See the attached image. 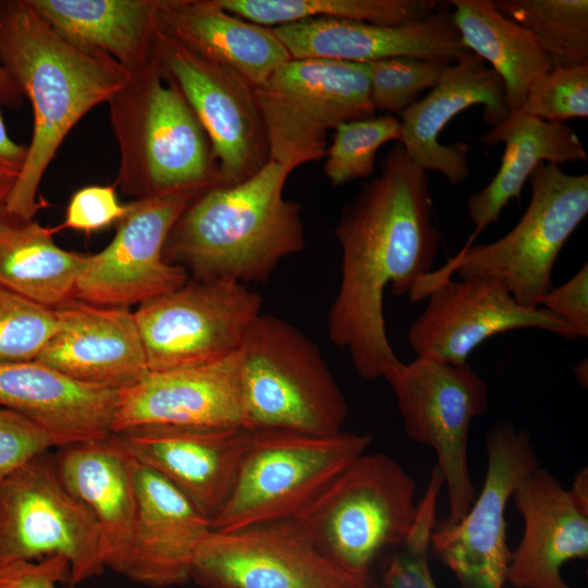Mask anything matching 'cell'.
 <instances>
[{
	"mask_svg": "<svg viewBox=\"0 0 588 588\" xmlns=\"http://www.w3.org/2000/svg\"><path fill=\"white\" fill-rule=\"evenodd\" d=\"M56 328L53 308L0 286V362L35 360Z\"/></svg>",
	"mask_w": 588,
	"mask_h": 588,
	"instance_id": "obj_37",
	"label": "cell"
},
{
	"mask_svg": "<svg viewBox=\"0 0 588 588\" xmlns=\"http://www.w3.org/2000/svg\"><path fill=\"white\" fill-rule=\"evenodd\" d=\"M520 113L553 123L588 117V63L553 66L529 86Z\"/></svg>",
	"mask_w": 588,
	"mask_h": 588,
	"instance_id": "obj_38",
	"label": "cell"
},
{
	"mask_svg": "<svg viewBox=\"0 0 588 588\" xmlns=\"http://www.w3.org/2000/svg\"><path fill=\"white\" fill-rule=\"evenodd\" d=\"M539 306L568 323L579 338L588 336V266L585 264L568 281L552 287Z\"/></svg>",
	"mask_w": 588,
	"mask_h": 588,
	"instance_id": "obj_41",
	"label": "cell"
},
{
	"mask_svg": "<svg viewBox=\"0 0 588 588\" xmlns=\"http://www.w3.org/2000/svg\"><path fill=\"white\" fill-rule=\"evenodd\" d=\"M382 378L395 395L406 436L437 453L450 510L443 520L458 522L476 498L467 445L473 420L488 409L486 382L468 363L420 356L407 364L397 358Z\"/></svg>",
	"mask_w": 588,
	"mask_h": 588,
	"instance_id": "obj_10",
	"label": "cell"
},
{
	"mask_svg": "<svg viewBox=\"0 0 588 588\" xmlns=\"http://www.w3.org/2000/svg\"><path fill=\"white\" fill-rule=\"evenodd\" d=\"M15 180L0 177V205H2L14 185Z\"/></svg>",
	"mask_w": 588,
	"mask_h": 588,
	"instance_id": "obj_47",
	"label": "cell"
},
{
	"mask_svg": "<svg viewBox=\"0 0 588 588\" xmlns=\"http://www.w3.org/2000/svg\"><path fill=\"white\" fill-rule=\"evenodd\" d=\"M292 59L354 63L413 57L454 63L470 51L453 22L449 2L427 20L401 26L316 17L273 27Z\"/></svg>",
	"mask_w": 588,
	"mask_h": 588,
	"instance_id": "obj_21",
	"label": "cell"
},
{
	"mask_svg": "<svg viewBox=\"0 0 588 588\" xmlns=\"http://www.w3.org/2000/svg\"><path fill=\"white\" fill-rule=\"evenodd\" d=\"M0 62L34 115L26 160L3 207L33 220L42 205L37 200L40 182L62 142L88 111L108 102L128 72L105 52L64 40L27 0L0 1Z\"/></svg>",
	"mask_w": 588,
	"mask_h": 588,
	"instance_id": "obj_2",
	"label": "cell"
},
{
	"mask_svg": "<svg viewBox=\"0 0 588 588\" xmlns=\"http://www.w3.org/2000/svg\"><path fill=\"white\" fill-rule=\"evenodd\" d=\"M373 588H379V587H373Z\"/></svg>",
	"mask_w": 588,
	"mask_h": 588,
	"instance_id": "obj_48",
	"label": "cell"
},
{
	"mask_svg": "<svg viewBox=\"0 0 588 588\" xmlns=\"http://www.w3.org/2000/svg\"><path fill=\"white\" fill-rule=\"evenodd\" d=\"M118 391L81 383L38 360L0 362V406L32 420L56 446L112 433Z\"/></svg>",
	"mask_w": 588,
	"mask_h": 588,
	"instance_id": "obj_26",
	"label": "cell"
},
{
	"mask_svg": "<svg viewBox=\"0 0 588 588\" xmlns=\"http://www.w3.org/2000/svg\"><path fill=\"white\" fill-rule=\"evenodd\" d=\"M293 171L269 161L240 184L203 192L170 231L164 261L200 281H266L282 259L305 248L302 207L283 196Z\"/></svg>",
	"mask_w": 588,
	"mask_h": 588,
	"instance_id": "obj_3",
	"label": "cell"
},
{
	"mask_svg": "<svg viewBox=\"0 0 588 588\" xmlns=\"http://www.w3.org/2000/svg\"><path fill=\"white\" fill-rule=\"evenodd\" d=\"M428 304L412 322L407 341L417 356L460 365L486 340L517 329H540L565 339L575 330L543 307L517 303L493 277L439 280L425 293Z\"/></svg>",
	"mask_w": 588,
	"mask_h": 588,
	"instance_id": "obj_17",
	"label": "cell"
},
{
	"mask_svg": "<svg viewBox=\"0 0 588 588\" xmlns=\"http://www.w3.org/2000/svg\"><path fill=\"white\" fill-rule=\"evenodd\" d=\"M191 579L204 588H371L328 560L293 519L210 531Z\"/></svg>",
	"mask_w": 588,
	"mask_h": 588,
	"instance_id": "obj_15",
	"label": "cell"
},
{
	"mask_svg": "<svg viewBox=\"0 0 588 588\" xmlns=\"http://www.w3.org/2000/svg\"><path fill=\"white\" fill-rule=\"evenodd\" d=\"M334 235L342 249L341 282L328 335L348 353L359 377L373 381L397 359L385 330L384 291L409 295L431 272L440 243L427 171L401 143L387 151L379 175L344 206Z\"/></svg>",
	"mask_w": 588,
	"mask_h": 588,
	"instance_id": "obj_1",
	"label": "cell"
},
{
	"mask_svg": "<svg viewBox=\"0 0 588 588\" xmlns=\"http://www.w3.org/2000/svg\"><path fill=\"white\" fill-rule=\"evenodd\" d=\"M52 232L0 205V286L54 309L74 298L87 255L61 248Z\"/></svg>",
	"mask_w": 588,
	"mask_h": 588,
	"instance_id": "obj_31",
	"label": "cell"
},
{
	"mask_svg": "<svg viewBox=\"0 0 588 588\" xmlns=\"http://www.w3.org/2000/svg\"><path fill=\"white\" fill-rule=\"evenodd\" d=\"M511 499L524 531L512 552L506 581L516 588H571L561 568L588 556V511L540 466L519 481Z\"/></svg>",
	"mask_w": 588,
	"mask_h": 588,
	"instance_id": "obj_23",
	"label": "cell"
},
{
	"mask_svg": "<svg viewBox=\"0 0 588 588\" xmlns=\"http://www.w3.org/2000/svg\"><path fill=\"white\" fill-rule=\"evenodd\" d=\"M509 20L530 30L554 66L588 63L587 0H495Z\"/></svg>",
	"mask_w": 588,
	"mask_h": 588,
	"instance_id": "obj_33",
	"label": "cell"
},
{
	"mask_svg": "<svg viewBox=\"0 0 588 588\" xmlns=\"http://www.w3.org/2000/svg\"><path fill=\"white\" fill-rule=\"evenodd\" d=\"M157 28L253 87L292 59L272 27L235 16L216 0H160Z\"/></svg>",
	"mask_w": 588,
	"mask_h": 588,
	"instance_id": "obj_27",
	"label": "cell"
},
{
	"mask_svg": "<svg viewBox=\"0 0 588 588\" xmlns=\"http://www.w3.org/2000/svg\"><path fill=\"white\" fill-rule=\"evenodd\" d=\"M481 142L488 146L504 143V151L492 180L468 198L467 212L475 230L464 247L473 245L488 226L498 223L501 211L512 199L519 200L526 181L540 162L560 166L588 159L581 140L569 125L520 112L491 127Z\"/></svg>",
	"mask_w": 588,
	"mask_h": 588,
	"instance_id": "obj_28",
	"label": "cell"
},
{
	"mask_svg": "<svg viewBox=\"0 0 588 588\" xmlns=\"http://www.w3.org/2000/svg\"><path fill=\"white\" fill-rule=\"evenodd\" d=\"M54 555L68 561L72 585L106 568L96 520L46 452L0 481V565Z\"/></svg>",
	"mask_w": 588,
	"mask_h": 588,
	"instance_id": "obj_11",
	"label": "cell"
},
{
	"mask_svg": "<svg viewBox=\"0 0 588 588\" xmlns=\"http://www.w3.org/2000/svg\"><path fill=\"white\" fill-rule=\"evenodd\" d=\"M24 95L0 62V108L20 109L24 105Z\"/></svg>",
	"mask_w": 588,
	"mask_h": 588,
	"instance_id": "obj_44",
	"label": "cell"
},
{
	"mask_svg": "<svg viewBox=\"0 0 588 588\" xmlns=\"http://www.w3.org/2000/svg\"><path fill=\"white\" fill-rule=\"evenodd\" d=\"M120 151L115 185L147 196L222 185L211 142L185 97L152 60L108 100Z\"/></svg>",
	"mask_w": 588,
	"mask_h": 588,
	"instance_id": "obj_4",
	"label": "cell"
},
{
	"mask_svg": "<svg viewBox=\"0 0 588 588\" xmlns=\"http://www.w3.org/2000/svg\"><path fill=\"white\" fill-rule=\"evenodd\" d=\"M392 140L401 142L400 120L393 114L340 124L324 156L326 177L333 186L369 177L373 173L379 148Z\"/></svg>",
	"mask_w": 588,
	"mask_h": 588,
	"instance_id": "obj_34",
	"label": "cell"
},
{
	"mask_svg": "<svg viewBox=\"0 0 588 588\" xmlns=\"http://www.w3.org/2000/svg\"><path fill=\"white\" fill-rule=\"evenodd\" d=\"M370 101L375 111L401 113L432 88L441 78L446 62L413 57H396L366 63Z\"/></svg>",
	"mask_w": 588,
	"mask_h": 588,
	"instance_id": "obj_36",
	"label": "cell"
},
{
	"mask_svg": "<svg viewBox=\"0 0 588 588\" xmlns=\"http://www.w3.org/2000/svg\"><path fill=\"white\" fill-rule=\"evenodd\" d=\"M154 58L174 81L206 131L222 185L240 184L269 161V144L254 87L157 28Z\"/></svg>",
	"mask_w": 588,
	"mask_h": 588,
	"instance_id": "obj_16",
	"label": "cell"
},
{
	"mask_svg": "<svg viewBox=\"0 0 588 588\" xmlns=\"http://www.w3.org/2000/svg\"><path fill=\"white\" fill-rule=\"evenodd\" d=\"M157 425L250 429L238 351L213 363L151 373L118 391L112 433Z\"/></svg>",
	"mask_w": 588,
	"mask_h": 588,
	"instance_id": "obj_18",
	"label": "cell"
},
{
	"mask_svg": "<svg viewBox=\"0 0 588 588\" xmlns=\"http://www.w3.org/2000/svg\"><path fill=\"white\" fill-rule=\"evenodd\" d=\"M136 517L123 575L152 588L186 584L209 519L171 482L137 463Z\"/></svg>",
	"mask_w": 588,
	"mask_h": 588,
	"instance_id": "obj_24",
	"label": "cell"
},
{
	"mask_svg": "<svg viewBox=\"0 0 588 588\" xmlns=\"http://www.w3.org/2000/svg\"><path fill=\"white\" fill-rule=\"evenodd\" d=\"M531 195L517 224L503 237L463 247L436 272L424 277L414 297L451 278L493 277L525 307H539L552 287V270L563 246L588 213V175L568 174L560 166L540 162L529 177Z\"/></svg>",
	"mask_w": 588,
	"mask_h": 588,
	"instance_id": "obj_7",
	"label": "cell"
},
{
	"mask_svg": "<svg viewBox=\"0 0 588 588\" xmlns=\"http://www.w3.org/2000/svg\"><path fill=\"white\" fill-rule=\"evenodd\" d=\"M254 91L270 161L293 170L326 156L329 130L376 115L366 63L291 59Z\"/></svg>",
	"mask_w": 588,
	"mask_h": 588,
	"instance_id": "obj_9",
	"label": "cell"
},
{
	"mask_svg": "<svg viewBox=\"0 0 588 588\" xmlns=\"http://www.w3.org/2000/svg\"><path fill=\"white\" fill-rule=\"evenodd\" d=\"M487 470L481 491L456 523L441 520L431 548L462 588H503L512 551L505 510L519 481L539 466L530 434L506 421L486 437Z\"/></svg>",
	"mask_w": 588,
	"mask_h": 588,
	"instance_id": "obj_13",
	"label": "cell"
},
{
	"mask_svg": "<svg viewBox=\"0 0 588 588\" xmlns=\"http://www.w3.org/2000/svg\"><path fill=\"white\" fill-rule=\"evenodd\" d=\"M261 296L230 280L188 279L133 313L151 373L223 359L261 314Z\"/></svg>",
	"mask_w": 588,
	"mask_h": 588,
	"instance_id": "obj_12",
	"label": "cell"
},
{
	"mask_svg": "<svg viewBox=\"0 0 588 588\" xmlns=\"http://www.w3.org/2000/svg\"><path fill=\"white\" fill-rule=\"evenodd\" d=\"M248 22L271 27L316 17L367 22L381 26L418 23L432 15L434 0H216Z\"/></svg>",
	"mask_w": 588,
	"mask_h": 588,
	"instance_id": "obj_32",
	"label": "cell"
},
{
	"mask_svg": "<svg viewBox=\"0 0 588 588\" xmlns=\"http://www.w3.org/2000/svg\"><path fill=\"white\" fill-rule=\"evenodd\" d=\"M54 311L56 331L35 360L81 383L113 391L131 388L150 375L128 308L73 298Z\"/></svg>",
	"mask_w": 588,
	"mask_h": 588,
	"instance_id": "obj_20",
	"label": "cell"
},
{
	"mask_svg": "<svg viewBox=\"0 0 588 588\" xmlns=\"http://www.w3.org/2000/svg\"><path fill=\"white\" fill-rule=\"evenodd\" d=\"M444 479L438 465L431 470L427 489L417 504L414 523L388 561L379 588H437L429 568L431 535L436 527L437 502Z\"/></svg>",
	"mask_w": 588,
	"mask_h": 588,
	"instance_id": "obj_35",
	"label": "cell"
},
{
	"mask_svg": "<svg viewBox=\"0 0 588 588\" xmlns=\"http://www.w3.org/2000/svg\"><path fill=\"white\" fill-rule=\"evenodd\" d=\"M238 366L252 430L342 431L346 399L317 344L286 320L258 315L240 346Z\"/></svg>",
	"mask_w": 588,
	"mask_h": 588,
	"instance_id": "obj_5",
	"label": "cell"
},
{
	"mask_svg": "<svg viewBox=\"0 0 588 588\" xmlns=\"http://www.w3.org/2000/svg\"><path fill=\"white\" fill-rule=\"evenodd\" d=\"M576 502L588 511V470L581 468L574 478L572 488L568 489Z\"/></svg>",
	"mask_w": 588,
	"mask_h": 588,
	"instance_id": "obj_45",
	"label": "cell"
},
{
	"mask_svg": "<svg viewBox=\"0 0 588 588\" xmlns=\"http://www.w3.org/2000/svg\"><path fill=\"white\" fill-rule=\"evenodd\" d=\"M64 40L101 51L127 72L154 58L160 0H27Z\"/></svg>",
	"mask_w": 588,
	"mask_h": 588,
	"instance_id": "obj_29",
	"label": "cell"
},
{
	"mask_svg": "<svg viewBox=\"0 0 588 588\" xmlns=\"http://www.w3.org/2000/svg\"><path fill=\"white\" fill-rule=\"evenodd\" d=\"M415 492L395 460L365 452L291 519L328 560L369 580L378 555L406 538L417 512Z\"/></svg>",
	"mask_w": 588,
	"mask_h": 588,
	"instance_id": "obj_6",
	"label": "cell"
},
{
	"mask_svg": "<svg viewBox=\"0 0 588 588\" xmlns=\"http://www.w3.org/2000/svg\"><path fill=\"white\" fill-rule=\"evenodd\" d=\"M449 3L464 45L501 78L510 114L518 112L530 84L553 69L551 58L530 30L505 17L492 0Z\"/></svg>",
	"mask_w": 588,
	"mask_h": 588,
	"instance_id": "obj_30",
	"label": "cell"
},
{
	"mask_svg": "<svg viewBox=\"0 0 588 588\" xmlns=\"http://www.w3.org/2000/svg\"><path fill=\"white\" fill-rule=\"evenodd\" d=\"M128 209L130 204L119 201L114 186H85L72 195L60 228L91 233L117 223Z\"/></svg>",
	"mask_w": 588,
	"mask_h": 588,
	"instance_id": "obj_40",
	"label": "cell"
},
{
	"mask_svg": "<svg viewBox=\"0 0 588 588\" xmlns=\"http://www.w3.org/2000/svg\"><path fill=\"white\" fill-rule=\"evenodd\" d=\"M369 434L320 436L253 429L232 489L212 531L228 532L293 518L342 469L366 452Z\"/></svg>",
	"mask_w": 588,
	"mask_h": 588,
	"instance_id": "obj_8",
	"label": "cell"
},
{
	"mask_svg": "<svg viewBox=\"0 0 588 588\" xmlns=\"http://www.w3.org/2000/svg\"><path fill=\"white\" fill-rule=\"evenodd\" d=\"M210 187L179 189L128 203L130 209L117 222L110 244L86 256L74 298L101 307L128 308L185 284L187 272L164 261V244L182 212Z\"/></svg>",
	"mask_w": 588,
	"mask_h": 588,
	"instance_id": "obj_14",
	"label": "cell"
},
{
	"mask_svg": "<svg viewBox=\"0 0 588 588\" xmlns=\"http://www.w3.org/2000/svg\"><path fill=\"white\" fill-rule=\"evenodd\" d=\"M576 380L585 388H587L588 381V363L587 358L581 359L573 368Z\"/></svg>",
	"mask_w": 588,
	"mask_h": 588,
	"instance_id": "obj_46",
	"label": "cell"
},
{
	"mask_svg": "<svg viewBox=\"0 0 588 588\" xmlns=\"http://www.w3.org/2000/svg\"><path fill=\"white\" fill-rule=\"evenodd\" d=\"M117 434L138 464L171 482L210 522L232 489L252 430L157 425Z\"/></svg>",
	"mask_w": 588,
	"mask_h": 588,
	"instance_id": "obj_19",
	"label": "cell"
},
{
	"mask_svg": "<svg viewBox=\"0 0 588 588\" xmlns=\"http://www.w3.org/2000/svg\"><path fill=\"white\" fill-rule=\"evenodd\" d=\"M475 105L483 106V121L491 127L510 115L501 78L469 52L445 69L427 96L400 113V143L407 156L451 184H463L469 175L466 154L470 147L465 143L443 145L439 135L455 115Z\"/></svg>",
	"mask_w": 588,
	"mask_h": 588,
	"instance_id": "obj_22",
	"label": "cell"
},
{
	"mask_svg": "<svg viewBox=\"0 0 588 588\" xmlns=\"http://www.w3.org/2000/svg\"><path fill=\"white\" fill-rule=\"evenodd\" d=\"M54 463L64 487L97 523L105 566L123 575L136 517L137 462L111 433L61 446Z\"/></svg>",
	"mask_w": 588,
	"mask_h": 588,
	"instance_id": "obj_25",
	"label": "cell"
},
{
	"mask_svg": "<svg viewBox=\"0 0 588 588\" xmlns=\"http://www.w3.org/2000/svg\"><path fill=\"white\" fill-rule=\"evenodd\" d=\"M27 148L10 137L0 108V177L17 180L26 160Z\"/></svg>",
	"mask_w": 588,
	"mask_h": 588,
	"instance_id": "obj_43",
	"label": "cell"
},
{
	"mask_svg": "<svg viewBox=\"0 0 588 588\" xmlns=\"http://www.w3.org/2000/svg\"><path fill=\"white\" fill-rule=\"evenodd\" d=\"M70 579V565L61 556L0 565V588H58Z\"/></svg>",
	"mask_w": 588,
	"mask_h": 588,
	"instance_id": "obj_42",
	"label": "cell"
},
{
	"mask_svg": "<svg viewBox=\"0 0 588 588\" xmlns=\"http://www.w3.org/2000/svg\"><path fill=\"white\" fill-rule=\"evenodd\" d=\"M53 446L50 436L32 420L0 407V481Z\"/></svg>",
	"mask_w": 588,
	"mask_h": 588,
	"instance_id": "obj_39",
	"label": "cell"
}]
</instances>
